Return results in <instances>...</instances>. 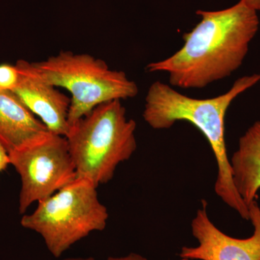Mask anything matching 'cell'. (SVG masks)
<instances>
[{"instance_id": "6da1fadb", "label": "cell", "mask_w": 260, "mask_h": 260, "mask_svg": "<svg viewBox=\"0 0 260 260\" xmlns=\"http://www.w3.org/2000/svg\"><path fill=\"white\" fill-rule=\"evenodd\" d=\"M197 14L201 20L184 34L182 47L146 66L149 73H167L172 87L203 88L230 76L242 66L259 30L257 11L242 0L227 9Z\"/></svg>"}, {"instance_id": "7a4b0ae2", "label": "cell", "mask_w": 260, "mask_h": 260, "mask_svg": "<svg viewBox=\"0 0 260 260\" xmlns=\"http://www.w3.org/2000/svg\"><path fill=\"white\" fill-rule=\"evenodd\" d=\"M260 82V74L245 75L230 90L210 99H194L179 93L172 85L155 81L149 87L143 117L154 129H167L177 121H187L201 132L212 149L218 167L215 192L244 220L249 208L234 186L225 138V119L232 102Z\"/></svg>"}, {"instance_id": "3957f363", "label": "cell", "mask_w": 260, "mask_h": 260, "mask_svg": "<svg viewBox=\"0 0 260 260\" xmlns=\"http://www.w3.org/2000/svg\"><path fill=\"white\" fill-rule=\"evenodd\" d=\"M15 66L22 74L70 92L69 126L103 103L133 99L139 93L125 73L111 69L105 61L88 54L61 51L44 61L20 59Z\"/></svg>"}, {"instance_id": "277c9868", "label": "cell", "mask_w": 260, "mask_h": 260, "mask_svg": "<svg viewBox=\"0 0 260 260\" xmlns=\"http://www.w3.org/2000/svg\"><path fill=\"white\" fill-rule=\"evenodd\" d=\"M135 131L121 100L103 103L70 126L65 138L77 179L96 187L112 180L118 166L136 150Z\"/></svg>"}, {"instance_id": "5b68a950", "label": "cell", "mask_w": 260, "mask_h": 260, "mask_svg": "<svg viewBox=\"0 0 260 260\" xmlns=\"http://www.w3.org/2000/svg\"><path fill=\"white\" fill-rule=\"evenodd\" d=\"M96 186L76 179L38 203L37 209L24 215L22 226L42 237L48 250L59 257L75 243L107 226L109 213L98 196Z\"/></svg>"}, {"instance_id": "8992f818", "label": "cell", "mask_w": 260, "mask_h": 260, "mask_svg": "<svg viewBox=\"0 0 260 260\" xmlns=\"http://www.w3.org/2000/svg\"><path fill=\"white\" fill-rule=\"evenodd\" d=\"M9 156L21 180L20 214L77 179L68 141L61 135L50 133L35 144L10 153Z\"/></svg>"}, {"instance_id": "52a82bcc", "label": "cell", "mask_w": 260, "mask_h": 260, "mask_svg": "<svg viewBox=\"0 0 260 260\" xmlns=\"http://www.w3.org/2000/svg\"><path fill=\"white\" fill-rule=\"evenodd\" d=\"M208 203L202 200V206L191 220L193 237L197 246H183L181 260H260V207L257 201L248 205L249 220L254 228L250 237L237 239L230 237L213 223L207 212Z\"/></svg>"}, {"instance_id": "ba28073f", "label": "cell", "mask_w": 260, "mask_h": 260, "mask_svg": "<svg viewBox=\"0 0 260 260\" xmlns=\"http://www.w3.org/2000/svg\"><path fill=\"white\" fill-rule=\"evenodd\" d=\"M20 73L18 83L11 91L51 133L66 136L70 128L68 114L71 98L53 85Z\"/></svg>"}, {"instance_id": "9c48e42d", "label": "cell", "mask_w": 260, "mask_h": 260, "mask_svg": "<svg viewBox=\"0 0 260 260\" xmlns=\"http://www.w3.org/2000/svg\"><path fill=\"white\" fill-rule=\"evenodd\" d=\"M50 133L13 91L0 88V143L8 153L35 144Z\"/></svg>"}, {"instance_id": "30bf717a", "label": "cell", "mask_w": 260, "mask_h": 260, "mask_svg": "<svg viewBox=\"0 0 260 260\" xmlns=\"http://www.w3.org/2000/svg\"><path fill=\"white\" fill-rule=\"evenodd\" d=\"M230 162L234 186L248 206L260 190V120L239 138Z\"/></svg>"}, {"instance_id": "8fae6325", "label": "cell", "mask_w": 260, "mask_h": 260, "mask_svg": "<svg viewBox=\"0 0 260 260\" xmlns=\"http://www.w3.org/2000/svg\"><path fill=\"white\" fill-rule=\"evenodd\" d=\"M20 77V72L15 64H0V88L13 90L18 84Z\"/></svg>"}, {"instance_id": "7c38bea8", "label": "cell", "mask_w": 260, "mask_h": 260, "mask_svg": "<svg viewBox=\"0 0 260 260\" xmlns=\"http://www.w3.org/2000/svg\"><path fill=\"white\" fill-rule=\"evenodd\" d=\"M10 164L9 153L0 143V172L5 170Z\"/></svg>"}, {"instance_id": "4fadbf2b", "label": "cell", "mask_w": 260, "mask_h": 260, "mask_svg": "<svg viewBox=\"0 0 260 260\" xmlns=\"http://www.w3.org/2000/svg\"><path fill=\"white\" fill-rule=\"evenodd\" d=\"M106 260H147V259L144 256L140 255V254L132 253V254H128V255L119 256V257L111 256V257H109Z\"/></svg>"}, {"instance_id": "5bb4252c", "label": "cell", "mask_w": 260, "mask_h": 260, "mask_svg": "<svg viewBox=\"0 0 260 260\" xmlns=\"http://www.w3.org/2000/svg\"><path fill=\"white\" fill-rule=\"evenodd\" d=\"M246 5L256 11H260V0H242Z\"/></svg>"}, {"instance_id": "9a60e30c", "label": "cell", "mask_w": 260, "mask_h": 260, "mask_svg": "<svg viewBox=\"0 0 260 260\" xmlns=\"http://www.w3.org/2000/svg\"><path fill=\"white\" fill-rule=\"evenodd\" d=\"M63 260H96V259H94L93 257H87V258L78 257V258H68V259H64Z\"/></svg>"}, {"instance_id": "2e32d148", "label": "cell", "mask_w": 260, "mask_h": 260, "mask_svg": "<svg viewBox=\"0 0 260 260\" xmlns=\"http://www.w3.org/2000/svg\"><path fill=\"white\" fill-rule=\"evenodd\" d=\"M0 173H1V172H0Z\"/></svg>"}]
</instances>
